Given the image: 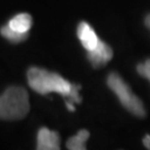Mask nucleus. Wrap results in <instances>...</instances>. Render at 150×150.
Here are the masks:
<instances>
[{"label": "nucleus", "instance_id": "f257e3e1", "mask_svg": "<svg viewBox=\"0 0 150 150\" xmlns=\"http://www.w3.org/2000/svg\"><path fill=\"white\" fill-rule=\"evenodd\" d=\"M27 77L30 88L38 93L47 95L50 92H57L66 97L67 101L72 103H80L82 100L79 93L80 85L71 83L56 72L32 67L28 70Z\"/></svg>", "mask_w": 150, "mask_h": 150}, {"label": "nucleus", "instance_id": "f03ea898", "mask_svg": "<svg viewBox=\"0 0 150 150\" xmlns=\"http://www.w3.org/2000/svg\"><path fill=\"white\" fill-rule=\"evenodd\" d=\"M28 92L22 87H9L0 96V119L20 120L29 112Z\"/></svg>", "mask_w": 150, "mask_h": 150}, {"label": "nucleus", "instance_id": "7ed1b4c3", "mask_svg": "<svg viewBox=\"0 0 150 150\" xmlns=\"http://www.w3.org/2000/svg\"><path fill=\"white\" fill-rule=\"evenodd\" d=\"M109 88L116 93L121 105L132 115L144 118L146 117V109L144 103L138 97L134 95L129 88V86L122 80V78L118 74H110L107 79Z\"/></svg>", "mask_w": 150, "mask_h": 150}, {"label": "nucleus", "instance_id": "20e7f679", "mask_svg": "<svg viewBox=\"0 0 150 150\" xmlns=\"http://www.w3.org/2000/svg\"><path fill=\"white\" fill-rule=\"evenodd\" d=\"M112 56L113 51L111 47L101 40L98 42L95 48L88 50V54H87L88 60L95 68H99V67H102L103 64H106L109 60H111Z\"/></svg>", "mask_w": 150, "mask_h": 150}, {"label": "nucleus", "instance_id": "39448f33", "mask_svg": "<svg viewBox=\"0 0 150 150\" xmlns=\"http://www.w3.org/2000/svg\"><path fill=\"white\" fill-rule=\"evenodd\" d=\"M60 148V137L56 131H51L43 127L38 131L37 149L38 150H58Z\"/></svg>", "mask_w": 150, "mask_h": 150}, {"label": "nucleus", "instance_id": "423d86ee", "mask_svg": "<svg viewBox=\"0 0 150 150\" xmlns=\"http://www.w3.org/2000/svg\"><path fill=\"white\" fill-rule=\"evenodd\" d=\"M77 33H78V37L80 39L83 48L86 49L87 51L91 50L92 48H95L97 45H98V42L100 41V39L96 35L95 30L91 28V26L89 23H87L85 21L79 23Z\"/></svg>", "mask_w": 150, "mask_h": 150}, {"label": "nucleus", "instance_id": "0eeeda50", "mask_svg": "<svg viewBox=\"0 0 150 150\" xmlns=\"http://www.w3.org/2000/svg\"><path fill=\"white\" fill-rule=\"evenodd\" d=\"M8 26L19 32H28L32 26V18L28 13H19L11 19Z\"/></svg>", "mask_w": 150, "mask_h": 150}, {"label": "nucleus", "instance_id": "6e6552de", "mask_svg": "<svg viewBox=\"0 0 150 150\" xmlns=\"http://www.w3.org/2000/svg\"><path fill=\"white\" fill-rule=\"evenodd\" d=\"M89 131L86 129L79 130L77 134L72 136L67 141V148L70 150H85L86 149V141L89 138Z\"/></svg>", "mask_w": 150, "mask_h": 150}, {"label": "nucleus", "instance_id": "1a4fd4ad", "mask_svg": "<svg viewBox=\"0 0 150 150\" xmlns=\"http://www.w3.org/2000/svg\"><path fill=\"white\" fill-rule=\"evenodd\" d=\"M1 35L6 38V39H8L9 41L11 42H21V41H25L26 39L28 38V32H19V31H16V30H13V29H11L8 25L7 26H4V27L1 28Z\"/></svg>", "mask_w": 150, "mask_h": 150}, {"label": "nucleus", "instance_id": "9d476101", "mask_svg": "<svg viewBox=\"0 0 150 150\" xmlns=\"http://www.w3.org/2000/svg\"><path fill=\"white\" fill-rule=\"evenodd\" d=\"M137 71L140 76L147 78L150 81V59H147L144 64H139L137 66Z\"/></svg>", "mask_w": 150, "mask_h": 150}, {"label": "nucleus", "instance_id": "9b49d317", "mask_svg": "<svg viewBox=\"0 0 150 150\" xmlns=\"http://www.w3.org/2000/svg\"><path fill=\"white\" fill-rule=\"evenodd\" d=\"M142 142H144V145L147 149H150V134H146Z\"/></svg>", "mask_w": 150, "mask_h": 150}, {"label": "nucleus", "instance_id": "f8f14e48", "mask_svg": "<svg viewBox=\"0 0 150 150\" xmlns=\"http://www.w3.org/2000/svg\"><path fill=\"white\" fill-rule=\"evenodd\" d=\"M66 106H67V108H68V110H70V111H75V103H72V102L70 101H66Z\"/></svg>", "mask_w": 150, "mask_h": 150}, {"label": "nucleus", "instance_id": "ddd939ff", "mask_svg": "<svg viewBox=\"0 0 150 150\" xmlns=\"http://www.w3.org/2000/svg\"><path fill=\"white\" fill-rule=\"evenodd\" d=\"M146 25H147V27L148 28H150V15L146 18Z\"/></svg>", "mask_w": 150, "mask_h": 150}]
</instances>
